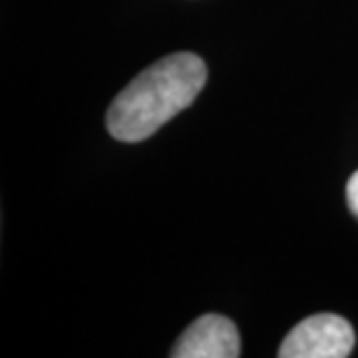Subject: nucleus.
Here are the masks:
<instances>
[{"label": "nucleus", "mask_w": 358, "mask_h": 358, "mask_svg": "<svg viewBox=\"0 0 358 358\" xmlns=\"http://www.w3.org/2000/svg\"><path fill=\"white\" fill-rule=\"evenodd\" d=\"M207 82V66L200 56L177 52L135 77L107 110V131L114 140L140 142L184 112Z\"/></svg>", "instance_id": "nucleus-1"}, {"label": "nucleus", "mask_w": 358, "mask_h": 358, "mask_svg": "<svg viewBox=\"0 0 358 358\" xmlns=\"http://www.w3.org/2000/svg\"><path fill=\"white\" fill-rule=\"evenodd\" d=\"M356 342L352 324L340 314H314L293 326L279 347V358H347Z\"/></svg>", "instance_id": "nucleus-2"}, {"label": "nucleus", "mask_w": 358, "mask_h": 358, "mask_svg": "<svg viewBox=\"0 0 358 358\" xmlns=\"http://www.w3.org/2000/svg\"><path fill=\"white\" fill-rule=\"evenodd\" d=\"M173 358H238L240 335L231 319L205 314L196 319L175 342Z\"/></svg>", "instance_id": "nucleus-3"}, {"label": "nucleus", "mask_w": 358, "mask_h": 358, "mask_svg": "<svg viewBox=\"0 0 358 358\" xmlns=\"http://www.w3.org/2000/svg\"><path fill=\"white\" fill-rule=\"evenodd\" d=\"M347 205H349V210H352L354 217H358V170L349 177V182H347Z\"/></svg>", "instance_id": "nucleus-4"}]
</instances>
